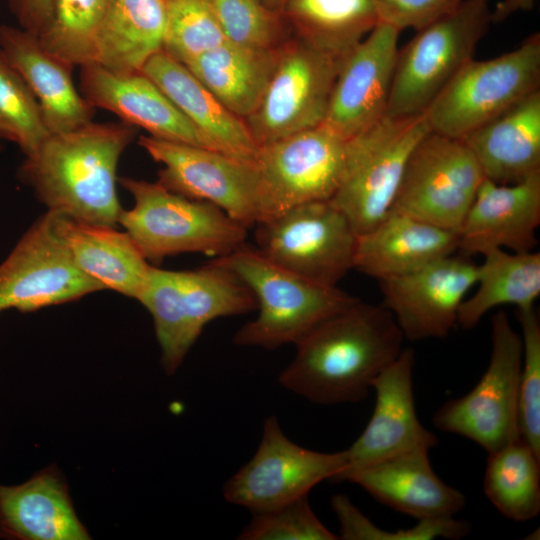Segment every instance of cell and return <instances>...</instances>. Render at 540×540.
<instances>
[{
    "mask_svg": "<svg viewBox=\"0 0 540 540\" xmlns=\"http://www.w3.org/2000/svg\"><path fill=\"white\" fill-rule=\"evenodd\" d=\"M403 339L386 308L359 300L299 340L294 359L278 381L316 404L359 402L398 357Z\"/></svg>",
    "mask_w": 540,
    "mask_h": 540,
    "instance_id": "cell-1",
    "label": "cell"
},
{
    "mask_svg": "<svg viewBox=\"0 0 540 540\" xmlns=\"http://www.w3.org/2000/svg\"><path fill=\"white\" fill-rule=\"evenodd\" d=\"M134 127L123 122H90L50 134L18 170L48 211L88 223L118 224L122 211L117 167L134 140Z\"/></svg>",
    "mask_w": 540,
    "mask_h": 540,
    "instance_id": "cell-2",
    "label": "cell"
},
{
    "mask_svg": "<svg viewBox=\"0 0 540 540\" xmlns=\"http://www.w3.org/2000/svg\"><path fill=\"white\" fill-rule=\"evenodd\" d=\"M138 302L153 318L161 365L168 375L178 370L209 322L258 307L247 284L214 260L192 270L152 265Z\"/></svg>",
    "mask_w": 540,
    "mask_h": 540,
    "instance_id": "cell-3",
    "label": "cell"
},
{
    "mask_svg": "<svg viewBox=\"0 0 540 540\" xmlns=\"http://www.w3.org/2000/svg\"><path fill=\"white\" fill-rule=\"evenodd\" d=\"M212 260L236 273L257 301V317L233 336L238 346L273 350L295 345L316 326L360 300L337 286L320 285L290 272L247 244Z\"/></svg>",
    "mask_w": 540,
    "mask_h": 540,
    "instance_id": "cell-4",
    "label": "cell"
},
{
    "mask_svg": "<svg viewBox=\"0 0 540 540\" xmlns=\"http://www.w3.org/2000/svg\"><path fill=\"white\" fill-rule=\"evenodd\" d=\"M118 182L134 198L118 224L149 263L183 253L219 258L246 244L248 228L209 202L172 192L158 181L120 177Z\"/></svg>",
    "mask_w": 540,
    "mask_h": 540,
    "instance_id": "cell-5",
    "label": "cell"
},
{
    "mask_svg": "<svg viewBox=\"0 0 540 540\" xmlns=\"http://www.w3.org/2000/svg\"><path fill=\"white\" fill-rule=\"evenodd\" d=\"M430 131L425 112L384 115L346 140L342 177L329 201L347 217L357 235L390 213L408 159Z\"/></svg>",
    "mask_w": 540,
    "mask_h": 540,
    "instance_id": "cell-6",
    "label": "cell"
},
{
    "mask_svg": "<svg viewBox=\"0 0 540 540\" xmlns=\"http://www.w3.org/2000/svg\"><path fill=\"white\" fill-rule=\"evenodd\" d=\"M540 90V33L486 60L468 61L425 110L431 131L463 139Z\"/></svg>",
    "mask_w": 540,
    "mask_h": 540,
    "instance_id": "cell-7",
    "label": "cell"
},
{
    "mask_svg": "<svg viewBox=\"0 0 540 540\" xmlns=\"http://www.w3.org/2000/svg\"><path fill=\"white\" fill-rule=\"evenodd\" d=\"M490 0H463L398 49L386 115L425 112L471 59L488 30Z\"/></svg>",
    "mask_w": 540,
    "mask_h": 540,
    "instance_id": "cell-8",
    "label": "cell"
},
{
    "mask_svg": "<svg viewBox=\"0 0 540 540\" xmlns=\"http://www.w3.org/2000/svg\"><path fill=\"white\" fill-rule=\"evenodd\" d=\"M492 351L487 369L464 396L443 404L433 415L434 426L465 437L487 454L520 438L519 381L522 338L500 310L491 319Z\"/></svg>",
    "mask_w": 540,
    "mask_h": 540,
    "instance_id": "cell-9",
    "label": "cell"
},
{
    "mask_svg": "<svg viewBox=\"0 0 540 540\" xmlns=\"http://www.w3.org/2000/svg\"><path fill=\"white\" fill-rule=\"evenodd\" d=\"M256 249L314 283L334 287L353 269L358 235L330 201L292 207L256 224Z\"/></svg>",
    "mask_w": 540,
    "mask_h": 540,
    "instance_id": "cell-10",
    "label": "cell"
},
{
    "mask_svg": "<svg viewBox=\"0 0 540 540\" xmlns=\"http://www.w3.org/2000/svg\"><path fill=\"white\" fill-rule=\"evenodd\" d=\"M344 57L301 37L279 48L264 94L245 119L258 146L323 124Z\"/></svg>",
    "mask_w": 540,
    "mask_h": 540,
    "instance_id": "cell-11",
    "label": "cell"
},
{
    "mask_svg": "<svg viewBox=\"0 0 540 540\" xmlns=\"http://www.w3.org/2000/svg\"><path fill=\"white\" fill-rule=\"evenodd\" d=\"M484 178L464 140L430 131L408 159L391 211L458 234Z\"/></svg>",
    "mask_w": 540,
    "mask_h": 540,
    "instance_id": "cell-12",
    "label": "cell"
},
{
    "mask_svg": "<svg viewBox=\"0 0 540 540\" xmlns=\"http://www.w3.org/2000/svg\"><path fill=\"white\" fill-rule=\"evenodd\" d=\"M345 147L346 140L324 124L259 146L253 162L261 221L300 204L329 201L342 177Z\"/></svg>",
    "mask_w": 540,
    "mask_h": 540,
    "instance_id": "cell-13",
    "label": "cell"
},
{
    "mask_svg": "<svg viewBox=\"0 0 540 540\" xmlns=\"http://www.w3.org/2000/svg\"><path fill=\"white\" fill-rule=\"evenodd\" d=\"M346 464L345 450L323 453L297 445L271 415L253 457L223 485V497L252 513L267 511L307 496L324 480L335 481Z\"/></svg>",
    "mask_w": 540,
    "mask_h": 540,
    "instance_id": "cell-14",
    "label": "cell"
},
{
    "mask_svg": "<svg viewBox=\"0 0 540 540\" xmlns=\"http://www.w3.org/2000/svg\"><path fill=\"white\" fill-rule=\"evenodd\" d=\"M138 143L163 166L158 182L165 188L209 202L247 228L261 221L259 177L253 161L150 135L140 136Z\"/></svg>",
    "mask_w": 540,
    "mask_h": 540,
    "instance_id": "cell-15",
    "label": "cell"
},
{
    "mask_svg": "<svg viewBox=\"0 0 540 540\" xmlns=\"http://www.w3.org/2000/svg\"><path fill=\"white\" fill-rule=\"evenodd\" d=\"M104 290L83 273L54 228L47 211L24 233L0 264V312L35 311Z\"/></svg>",
    "mask_w": 540,
    "mask_h": 540,
    "instance_id": "cell-16",
    "label": "cell"
},
{
    "mask_svg": "<svg viewBox=\"0 0 540 540\" xmlns=\"http://www.w3.org/2000/svg\"><path fill=\"white\" fill-rule=\"evenodd\" d=\"M476 277L477 264L471 257L455 253L409 274L380 280L381 305L404 338H443L457 325L460 305Z\"/></svg>",
    "mask_w": 540,
    "mask_h": 540,
    "instance_id": "cell-17",
    "label": "cell"
},
{
    "mask_svg": "<svg viewBox=\"0 0 540 540\" xmlns=\"http://www.w3.org/2000/svg\"><path fill=\"white\" fill-rule=\"evenodd\" d=\"M400 31L379 22L343 59L323 122L345 140L386 115Z\"/></svg>",
    "mask_w": 540,
    "mask_h": 540,
    "instance_id": "cell-18",
    "label": "cell"
},
{
    "mask_svg": "<svg viewBox=\"0 0 540 540\" xmlns=\"http://www.w3.org/2000/svg\"><path fill=\"white\" fill-rule=\"evenodd\" d=\"M415 353L403 348L374 380L376 401L362 434L345 450L347 464L335 481L366 466L415 449L430 450L438 438L419 421L413 393Z\"/></svg>",
    "mask_w": 540,
    "mask_h": 540,
    "instance_id": "cell-19",
    "label": "cell"
},
{
    "mask_svg": "<svg viewBox=\"0 0 540 540\" xmlns=\"http://www.w3.org/2000/svg\"><path fill=\"white\" fill-rule=\"evenodd\" d=\"M539 224L540 173L509 184L484 178L458 232L457 253L533 251Z\"/></svg>",
    "mask_w": 540,
    "mask_h": 540,
    "instance_id": "cell-20",
    "label": "cell"
},
{
    "mask_svg": "<svg viewBox=\"0 0 540 540\" xmlns=\"http://www.w3.org/2000/svg\"><path fill=\"white\" fill-rule=\"evenodd\" d=\"M80 67L79 91L94 109L109 111L152 137L208 148L168 96L141 71L117 72L94 62Z\"/></svg>",
    "mask_w": 540,
    "mask_h": 540,
    "instance_id": "cell-21",
    "label": "cell"
},
{
    "mask_svg": "<svg viewBox=\"0 0 540 540\" xmlns=\"http://www.w3.org/2000/svg\"><path fill=\"white\" fill-rule=\"evenodd\" d=\"M0 50L36 98L50 134L93 121L95 109L73 82L74 66L47 51L36 35L19 26L0 25Z\"/></svg>",
    "mask_w": 540,
    "mask_h": 540,
    "instance_id": "cell-22",
    "label": "cell"
},
{
    "mask_svg": "<svg viewBox=\"0 0 540 540\" xmlns=\"http://www.w3.org/2000/svg\"><path fill=\"white\" fill-rule=\"evenodd\" d=\"M428 453L427 449L404 452L357 470L344 481L418 520L454 516L465 507V496L437 476Z\"/></svg>",
    "mask_w": 540,
    "mask_h": 540,
    "instance_id": "cell-23",
    "label": "cell"
},
{
    "mask_svg": "<svg viewBox=\"0 0 540 540\" xmlns=\"http://www.w3.org/2000/svg\"><path fill=\"white\" fill-rule=\"evenodd\" d=\"M141 72L168 96L208 148L254 160L259 146L246 122L227 109L183 63L162 49L145 63Z\"/></svg>",
    "mask_w": 540,
    "mask_h": 540,
    "instance_id": "cell-24",
    "label": "cell"
},
{
    "mask_svg": "<svg viewBox=\"0 0 540 540\" xmlns=\"http://www.w3.org/2000/svg\"><path fill=\"white\" fill-rule=\"evenodd\" d=\"M458 252V234L393 212L358 235L353 269L378 281L403 276Z\"/></svg>",
    "mask_w": 540,
    "mask_h": 540,
    "instance_id": "cell-25",
    "label": "cell"
},
{
    "mask_svg": "<svg viewBox=\"0 0 540 540\" xmlns=\"http://www.w3.org/2000/svg\"><path fill=\"white\" fill-rule=\"evenodd\" d=\"M52 213L55 231L78 268L104 289L138 301L148 283L152 264L130 235L112 226Z\"/></svg>",
    "mask_w": 540,
    "mask_h": 540,
    "instance_id": "cell-26",
    "label": "cell"
},
{
    "mask_svg": "<svg viewBox=\"0 0 540 540\" xmlns=\"http://www.w3.org/2000/svg\"><path fill=\"white\" fill-rule=\"evenodd\" d=\"M462 140L486 179L509 184L540 173V90Z\"/></svg>",
    "mask_w": 540,
    "mask_h": 540,
    "instance_id": "cell-27",
    "label": "cell"
},
{
    "mask_svg": "<svg viewBox=\"0 0 540 540\" xmlns=\"http://www.w3.org/2000/svg\"><path fill=\"white\" fill-rule=\"evenodd\" d=\"M0 522L8 533L26 540L90 539L64 481L52 470L0 486Z\"/></svg>",
    "mask_w": 540,
    "mask_h": 540,
    "instance_id": "cell-28",
    "label": "cell"
},
{
    "mask_svg": "<svg viewBox=\"0 0 540 540\" xmlns=\"http://www.w3.org/2000/svg\"><path fill=\"white\" fill-rule=\"evenodd\" d=\"M279 48L225 41L185 66L227 109L245 121L264 94Z\"/></svg>",
    "mask_w": 540,
    "mask_h": 540,
    "instance_id": "cell-29",
    "label": "cell"
},
{
    "mask_svg": "<svg viewBox=\"0 0 540 540\" xmlns=\"http://www.w3.org/2000/svg\"><path fill=\"white\" fill-rule=\"evenodd\" d=\"M165 30L164 0H109L93 62L117 72L141 71L163 49Z\"/></svg>",
    "mask_w": 540,
    "mask_h": 540,
    "instance_id": "cell-30",
    "label": "cell"
},
{
    "mask_svg": "<svg viewBox=\"0 0 540 540\" xmlns=\"http://www.w3.org/2000/svg\"><path fill=\"white\" fill-rule=\"evenodd\" d=\"M477 265L474 293L458 311L457 325L474 328L492 309L514 305L517 310L535 306L540 295V253H516L493 249Z\"/></svg>",
    "mask_w": 540,
    "mask_h": 540,
    "instance_id": "cell-31",
    "label": "cell"
},
{
    "mask_svg": "<svg viewBox=\"0 0 540 540\" xmlns=\"http://www.w3.org/2000/svg\"><path fill=\"white\" fill-rule=\"evenodd\" d=\"M282 10L299 37L343 57L380 22L374 0H287Z\"/></svg>",
    "mask_w": 540,
    "mask_h": 540,
    "instance_id": "cell-32",
    "label": "cell"
},
{
    "mask_svg": "<svg viewBox=\"0 0 540 540\" xmlns=\"http://www.w3.org/2000/svg\"><path fill=\"white\" fill-rule=\"evenodd\" d=\"M483 487L506 518H535L540 512V456L521 437L489 453Z\"/></svg>",
    "mask_w": 540,
    "mask_h": 540,
    "instance_id": "cell-33",
    "label": "cell"
},
{
    "mask_svg": "<svg viewBox=\"0 0 540 540\" xmlns=\"http://www.w3.org/2000/svg\"><path fill=\"white\" fill-rule=\"evenodd\" d=\"M109 0H54L46 27L38 36L50 53L72 64L93 62L96 37Z\"/></svg>",
    "mask_w": 540,
    "mask_h": 540,
    "instance_id": "cell-34",
    "label": "cell"
},
{
    "mask_svg": "<svg viewBox=\"0 0 540 540\" xmlns=\"http://www.w3.org/2000/svg\"><path fill=\"white\" fill-rule=\"evenodd\" d=\"M49 135L36 98L0 50V140L14 143L28 156Z\"/></svg>",
    "mask_w": 540,
    "mask_h": 540,
    "instance_id": "cell-35",
    "label": "cell"
},
{
    "mask_svg": "<svg viewBox=\"0 0 540 540\" xmlns=\"http://www.w3.org/2000/svg\"><path fill=\"white\" fill-rule=\"evenodd\" d=\"M163 50L186 65L226 40L209 0H164Z\"/></svg>",
    "mask_w": 540,
    "mask_h": 540,
    "instance_id": "cell-36",
    "label": "cell"
},
{
    "mask_svg": "<svg viewBox=\"0 0 540 540\" xmlns=\"http://www.w3.org/2000/svg\"><path fill=\"white\" fill-rule=\"evenodd\" d=\"M521 325L520 437L540 456V324L535 306L517 310Z\"/></svg>",
    "mask_w": 540,
    "mask_h": 540,
    "instance_id": "cell-37",
    "label": "cell"
},
{
    "mask_svg": "<svg viewBox=\"0 0 540 540\" xmlns=\"http://www.w3.org/2000/svg\"><path fill=\"white\" fill-rule=\"evenodd\" d=\"M241 540H336L310 507L308 495L279 507L253 513Z\"/></svg>",
    "mask_w": 540,
    "mask_h": 540,
    "instance_id": "cell-38",
    "label": "cell"
},
{
    "mask_svg": "<svg viewBox=\"0 0 540 540\" xmlns=\"http://www.w3.org/2000/svg\"><path fill=\"white\" fill-rule=\"evenodd\" d=\"M227 41L255 48L277 46L278 21L263 0H209Z\"/></svg>",
    "mask_w": 540,
    "mask_h": 540,
    "instance_id": "cell-39",
    "label": "cell"
},
{
    "mask_svg": "<svg viewBox=\"0 0 540 540\" xmlns=\"http://www.w3.org/2000/svg\"><path fill=\"white\" fill-rule=\"evenodd\" d=\"M339 523L340 538L344 540L460 539L471 531L469 522L450 516L419 519L411 528L390 532L374 525L355 505L342 510Z\"/></svg>",
    "mask_w": 540,
    "mask_h": 540,
    "instance_id": "cell-40",
    "label": "cell"
},
{
    "mask_svg": "<svg viewBox=\"0 0 540 540\" xmlns=\"http://www.w3.org/2000/svg\"><path fill=\"white\" fill-rule=\"evenodd\" d=\"M463 0H374L380 22L416 31L453 11Z\"/></svg>",
    "mask_w": 540,
    "mask_h": 540,
    "instance_id": "cell-41",
    "label": "cell"
},
{
    "mask_svg": "<svg viewBox=\"0 0 540 540\" xmlns=\"http://www.w3.org/2000/svg\"><path fill=\"white\" fill-rule=\"evenodd\" d=\"M54 0H7L18 26L37 37L46 27Z\"/></svg>",
    "mask_w": 540,
    "mask_h": 540,
    "instance_id": "cell-42",
    "label": "cell"
},
{
    "mask_svg": "<svg viewBox=\"0 0 540 540\" xmlns=\"http://www.w3.org/2000/svg\"><path fill=\"white\" fill-rule=\"evenodd\" d=\"M536 0H501L491 11L492 23H500L519 11H530L534 8Z\"/></svg>",
    "mask_w": 540,
    "mask_h": 540,
    "instance_id": "cell-43",
    "label": "cell"
},
{
    "mask_svg": "<svg viewBox=\"0 0 540 540\" xmlns=\"http://www.w3.org/2000/svg\"><path fill=\"white\" fill-rule=\"evenodd\" d=\"M263 2L274 12L282 9L287 0H263Z\"/></svg>",
    "mask_w": 540,
    "mask_h": 540,
    "instance_id": "cell-44",
    "label": "cell"
}]
</instances>
